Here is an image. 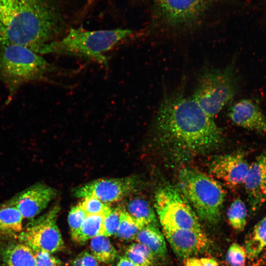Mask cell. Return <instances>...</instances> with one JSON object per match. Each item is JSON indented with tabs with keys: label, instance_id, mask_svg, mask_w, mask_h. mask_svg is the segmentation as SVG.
<instances>
[{
	"label": "cell",
	"instance_id": "6da1fadb",
	"mask_svg": "<svg viewBox=\"0 0 266 266\" xmlns=\"http://www.w3.org/2000/svg\"><path fill=\"white\" fill-rule=\"evenodd\" d=\"M155 129L163 144L173 154L189 158L218 148L222 132L212 118L181 92L165 94L155 119Z\"/></svg>",
	"mask_w": 266,
	"mask_h": 266
},
{
	"label": "cell",
	"instance_id": "7a4b0ae2",
	"mask_svg": "<svg viewBox=\"0 0 266 266\" xmlns=\"http://www.w3.org/2000/svg\"><path fill=\"white\" fill-rule=\"evenodd\" d=\"M58 0H0V47L17 45L36 52L56 40L66 25Z\"/></svg>",
	"mask_w": 266,
	"mask_h": 266
},
{
	"label": "cell",
	"instance_id": "3957f363",
	"mask_svg": "<svg viewBox=\"0 0 266 266\" xmlns=\"http://www.w3.org/2000/svg\"><path fill=\"white\" fill-rule=\"evenodd\" d=\"M133 34L132 31L126 29L89 31L72 28L63 38L46 44L38 53L73 56L106 66L104 53Z\"/></svg>",
	"mask_w": 266,
	"mask_h": 266
},
{
	"label": "cell",
	"instance_id": "277c9868",
	"mask_svg": "<svg viewBox=\"0 0 266 266\" xmlns=\"http://www.w3.org/2000/svg\"><path fill=\"white\" fill-rule=\"evenodd\" d=\"M58 70L30 48L17 45L0 47V80L11 96L26 83L49 81V75Z\"/></svg>",
	"mask_w": 266,
	"mask_h": 266
},
{
	"label": "cell",
	"instance_id": "5b68a950",
	"mask_svg": "<svg viewBox=\"0 0 266 266\" xmlns=\"http://www.w3.org/2000/svg\"><path fill=\"white\" fill-rule=\"evenodd\" d=\"M178 183L179 190L199 218L211 224L220 221L226 193L219 182L203 172L187 168L180 171Z\"/></svg>",
	"mask_w": 266,
	"mask_h": 266
},
{
	"label": "cell",
	"instance_id": "8992f818",
	"mask_svg": "<svg viewBox=\"0 0 266 266\" xmlns=\"http://www.w3.org/2000/svg\"><path fill=\"white\" fill-rule=\"evenodd\" d=\"M239 87V76L233 61L223 68H204L199 76L192 97L213 118L234 98Z\"/></svg>",
	"mask_w": 266,
	"mask_h": 266
},
{
	"label": "cell",
	"instance_id": "52a82bcc",
	"mask_svg": "<svg viewBox=\"0 0 266 266\" xmlns=\"http://www.w3.org/2000/svg\"><path fill=\"white\" fill-rule=\"evenodd\" d=\"M155 208L162 227L202 231L195 211L180 191L170 185L158 190Z\"/></svg>",
	"mask_w": 266,
	"mask_h": 266
},
{
	"label": "cell",
	"instance_id": "ba28073f",
	"mask_svg": "<svg viewBox=\"0 0 266 266\" xmlns=\"http://www.w3.org/2000/svg\"><path fill=\"white\" fill-rule=\"evenodd\" d=\"M60 210L58 205H54L43 215L32 220L19 234L20 242L34 251L52 254L62 250L64 243L57 224Z\"/></svg>",
	"mask_w": 266,
	"mask_h": 266
},
{
	"label": "cell",
	"instance_id": "9c48e42d",
	"mask_svg": "<svg viewBox=\"0 0 266 266\" xmlns=\"http://www.w3.org/2000/svg\"><path fill=\"white\" fill-rule=\"evenodd\" d=\"M140 184V180L136 176L98 179L75 188L74 195L82 199L93 197L111 204L133 194L139 187Z\"/></svg>",
	"mask_w": 266,
	"mask_h": 266
},
{
	"label": "cell",
	"instance_id": "30bf717a",
	"mask_svg": "<svg viewBox=\"0 0 266 266\" xmlns=\"http://www.w3.org/2000/svg\"><path fill=\"white\" fill-rule=\"evenodd\" d=\"M159 15L166 26L173 28L189 27L201 17L205 0H154Z\"/></svg>",
	"mask_w": 266,
	"mask_h": 266
},
{
	"label": "cell",
	"instance_id": "8fae6325",
	"mask_svg": "<svg viewBox=\"0 0 266 266\" xmlns=\"http://www.w3.org/2000/svg\"><path fill=\"white\" fill-rule=\"evenodd\" d=\"M56 194L52 187L37 183L18 193L10 200L23 218L33 220L46 208Z\"/></svg>",
	"mask_w": 266,
	"mask_h": 266
},
{
	"label": "cell",
	"instance_id": "7c38bea8",
	"mask_svg": "<svg viewBox=\"0 0 266 266\" xmlns=\"http://www.w3.org/2000/svg\"><path fill=\"white\" fill-rule=\"evenodd\" d=\"M250 165L240 152L217 157L210 166V173L230 188L243 184Z\"/></svg>",
	"mask_w": 266,
	"mask_h": 266
},
{
	"label": "cell",
	"instance_id": "4fadbf2b",
	"mask_svg": "<svg viewBox=\"0 0 266 266\" xmlns=\"http://www.w3.org/2000/svg\"><path fill=\"white\" fill-rule=\"evenodd\" d=\"M162 228L166 239L179 258L186 259L191 257L209 246L208 239L202 231Z\"/></svg>",
	"mask_w": 266,
	"mask_h": 266
},
{
	"label": "cell",
	"instance_id": "5bb4252c",
	"mask_svg": "<svg viewBox=\"0 0 266 266\" xmlns=\"http://www.w3.org/2000/svg\"><path fill=\"white\" fill-rule=\"evenodd\" d=\"M243 184L251 212L256 213L266 201V152L250 165Z\"/></svg>",
	"mask_w": 266,
	"mask_h": 266
},
{
	"label": "cell",
	"instance_id": "9a60e30c",
	"mask_svg": "<svg viewBox=\"0 0 266 266\" xmlns=\"http://www.w3.org/2000/svg\"><path fill=\"white\" fill-rule=\"evenodd\" d=\"M229 116L236 126L266 134V116L259 106L249 99H243L230 108Z\"/></svg>",
	"mask_w": 266,
	"mask_h": 266
},
{
	"label": "cell",
	"instance_id": "2e32d148",
	"mask_svg": "<svg viewBox=\"0 0 266 266\" xmlns=\"http://www.w3.org/2000/svg\"><path fill=\"white\" fill-rule=\"evenodd\" d=\"M119 206L145 226L150 224L158 225L157 218L153 208L146 200L141 197H129Z\"/></svg>",
	"mask_w": 266,
	"mask_h": 266
},
{
	"label": "cell",
	"instance_id": "e0dca14e",
	"mask_svg": "<svg viewBox=\"0 0 266 266\" xmlns=\"http://www.w3.org/2000/svg\"><path fill=\"white\" fill-rule=\"evenodd\" d=\"M1 257L6 266H35L34 251L26 244L21 242L11 244L5 247Z\"/></svg>",
	"mask_w": 266,
	"mask_h": 266
},
{
	"label": "cell",
	"instance_id": "ac0fdd59",
	"mask_svg": "<svg viewBox=\"0 0 266 266\" xmlns=\"http://www.w3.org/2000/svg\"><path fill=\"white\" fill-rule=\"evenodd\" d=\"M158 225H147L137 233L134 239L148 247L155 257H163L166 254V246L164 235Z\"/></svg>",
	"mask_w": 266,
	"mask_h": 266
},
{
	"label": "cell",
	"instance_id": "d6986e66",
	"mask_svg": "<svg viewBox=\"0 0 266 266\" xmlns=\"http://www.w3.org/2000/svg\"><path fill=\"white\" fill-rule=\"evenodd\" d=\"M23 219L10 200L0 204V234H19L23 230Z\"/></svg>",
	"mask_w": 266,
	"mask_h": 266
},
{
	"label": "cell",
	"instance_id": "ffe728a7",
	"mask_svg": "<svg viewBox=\"0 0 266 266\" xmlns=\"http://www.w3.org/2000/svg\"><path fill=\"white\" fill-rule=\"evenodd\" d=\"M247 257L253 259L266 248V216L253 227L245 240Z\"/></svg>",
	"mask_w": 266,
	"mask_h": 266
},
{
	"label": "cell",
	"instance_id": "44dd1931",
	"mask_svg": "<svg viewBox=\"0 0 266 266\" xmlns=\"http://www.w3.org/2000/svg\"><path fill=\"white\" fill-rule=\"evenodd\" d=\"M104 216L103 214L87 215L72 239L76 242L83 243L101 235Z\"/></svg>",
	"mask_w": 266,
	"mask_h": 266
},
{
	"label": "cell",
	"instance_id": "7402d4cb",
	"mask_svg": "<svg viewBox=\"0 0 266 266\" xmlns=\"http://www.w3.org/2000/svg\"><path fill=\"white\" fill-rule=\"evenodd\" d=\"M91 254L98 262L108 264L117 258V252L107 237L99 235L91 239Z\"/></svg>",
	"mask_w": 266,
	"mask_h": 266
},
{
	"label": "cell",
	"instance_id": "603a6c76",
	"mask_svg": "<svg viewBox=\"0 0 266 266\" xmlns=\"http://www.w3.org/2000/svg\"><path fill=\"white\" fill-rule=\"evenodd\" d=\"M120 208L121 209L120 224L115 235L122 240L133 239L138 232L145 225L133 218L120 207Z\"/></svg>",
	"mask_w": 266,
	"mask_h": 266
},
{
	"label": "cell",
	"instance_id": "cb8c5ba5",
	"mask_svg": "<svg viewBox=\"0 0 266 266\" xmlns=\"http://www.w3.org/2000/svg\"><path fill=\"white\" fill-rule=\"evenodd\" d=\"M125 256L135 266H152L155 257L148 247L138 242L127 248Z\"/></svg>",
	"mask_w": 266,
	"mask_h": 266
},
{
	"label": "cell",
	"instance_id": "d4e9b609",
	"mask_svg": "<svg viewBox=\"0 0 266 266\" xmlns=\"http://www.w3.org/2000/svg\"><path fill=\"white\" fill-rule=\"evenodd\" d=\"M230 225L236 231H242L245 227L247 210L245 204L239 199L234 200L227 212Z\"/></svg>",
	"mask_w": 266,
	"mask_h": 266
},
{
	"label": "cell",
	"instance_id": "484cf974",
	"mask_svg": "<svg viewBox=\"0 0 266 266\" xmlns=\"http://www.w3.org/2000/svg\"><path fill=\"white\" fill-rule=\"evenodd\" d=\"M121 209L119 205L111 207L104 214L101 235L109 237L116 235L120 224Z\"/></svg>",
	"mask_w": 266,
	"mask_h": 266
},
{
	"label": "cell",
	"instance_id": "4316f807",
	"mask_svg": "<svg viewBox=\"0 0 266 266\" xmlns=\"http://www.w3.org/2000/svg\"><path fill=\"white\" fill-rule=\"evenodd\" d=\"M79 202L87 215L106 213L112 207L110 204L104 203L93 197H86Z\"/></svg>",
	"mask_w": 266,
	"mask_h": 266
},
{
	"label": "cell",
	"instance_id": "83f0119b",
	"mask_svg": "<svg viewBox=\"0 0 266 266\" xmlns=\"http://www.w3.org/2000/svg\"><path fill=\"white\" fill-rule=\"evenodd\" d=\"M247 258L245 247L237 243L230 245L226 254V260L229 266H245Z\"/></svg>",
	"mask_w": 266,
	"mask_h": 266
},
{
	"label": "cell",
	"instance_id": "f1b7e54d",
	"mask_svg": "<svg viewBox=\"0 0 266 266\" xmlns=\"http://www.w3.org/2000/svg\"><path fill=\"white\" fill-rule=\"evenodd\" d=\"M87 216L79 202L70 209L67 220L72 239L76 234Z\"/></svg>",
	"mask_w": 266,
	"mask_h": 266
},
{
	"label": "cell",
	"instance_id": "f546056e",
	"mask_svg": "<svg viewBox=\"0 0 266 266\" xmlns=\"http://www.w3.org/2000/svg\"><path fill=\"white\" fill-rule=\"evenodd\" d=\"M35 266H64L61 261L52 254L44 251H34Z\"/></svg>",
	"mask_w": 266,
	"mask_h": 266
},
{
	"label": "cell",
	"instance_id": "4dcf8cb0",
	"mask_svg": "<svg viewBox=\"0 0 266 266\" xmlns=\"http://www.w3.org/2000/svg\"><path fill=\"white\" fill-rule=\"evenodd\" d=\"M184 266H219L218 262L209 257H190L185 259Z\"/></svg>",
	"mask_w": 266,
	"mask_h": 266
},
{
	"label": "cell",
	"instance_id": "1f68e13d",
	"mask_svg": "<svg viewBox=\"0 0 266 266\" xmlns=\"http://www.w3.org/2000/svg\"><path fill=\"white\" fill-rule=\"evenodd\" d=\"M82 266H98V261L91 253L85 252L82 253Z\"/></svg>",
	"mask_w": 266,
	"mask_h": 266
},
{
	"label": "cell",
	"instance_id": "d6a6232c",
	"mask_svg": "<svg viewBox=\"0 0 266 266\" xmlns=\"http://www.w3.org/2000/svg\"><path fill=\"white\" fill-rule=\"evenodd\" d=\"M117 266H135L125 256L119 259Z\"/></svg>",
	"mask_w": 266,
	"mask_h": 266
},
{
	"label": "cell",
	"instance_id": "836d02e7",
	"mask_svg": "<svg viewBox=\"0 0 266 266\" xmlns=\"http://www.w3.org/2000/svg\"><path fill=\"white\" fill-rule=\"evenodd\" d=\"M82 254L79 255L73 260L72 266H82Z\"/></svg>",
	"mask_w": 266,
	"mask_h": 266
}]
</instances>
